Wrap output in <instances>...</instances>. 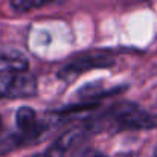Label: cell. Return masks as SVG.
<instances>
[{"instance_id":"obj_6","label":"cell","mask_w":157,"mask_h":157,"mask_svg":"<svg viewBox=\"0 0 157 157\" xmlns=\"http://www.w3.org/2000/svg\"><path fill=\"white\" fill-rule=\"evenodd\" d=\"M29 61L18 52L0 51V73L6 72H28Z\"/></svg>"},{"instance_id":"obj_4","label":"cell","mask_w":157,"mask_h":157,"mask_svg":"<svg viewBox=\"0 0 157 157\" xmlns=\"http://www.w3.org/2000/svg\"><path fill=\"white\" fill-rule=\"evenodd\" d=\"M15 124L18 128V137L21 142H34L37 140L46 127V122L40 121L35 110H32L31 107H21L17 110L15 113Z\"/></svg>"},{"instance_id":"obj_2","label":"cell","mask_w":157,"mask_h":157,"mask_svg":"<svg viewBox=\"0 0 157 157\" xmlns=\"http://www.w3.org/2000/svg\"><path fill=\"white\" fill-rule=\"evenodd\" d=\"M38 92L37 79L26 72L0 73V99H20L35 96Z\"/></svg>"},{"instance_id":"obj_7","label":"cell","mask_w":157,"mask_h":157,"mask_svg":"<svg viewBox=\"0 0 157 157\" xmlns=\"http://www.w3.org/2000/svg\"><path fill=\"white\" fill-rule=\"evenodd\" d=\"M119 92V89H98V86H93V84H89L86 86L82 90H79V98L84 99V101H98L104 96H111V95H116Z\"/></svg>"},{"instance_id":"obj_9","label":"cell","mask_w":157,"mask_h":157,"mask_svg":"<svg viewBox=\"0 0 157 157\" xmlns=\"http://www.w3.org/2000/svg\"><path fill=\"white\" fill-rule=\"evenodd\" d=\"M31 157H48V156H46V153H40V154H34Z\"/></svg>"},{"instance_id":"obj_5","label":"cell","mask_w":157,"mask_h":157,"mask_svg":"<svg viewBox=\"0 0 157 157\" xmlns=\"http://www.w3.org/2000/svg\"><path fill=\"white\" fill-rule=\"evenodd\" d=\"M89 133L90 131L86 127L67 130L66 133H63L53 142L52 145L48 148V151H44V153H46L48 157H67L72 150H75L78 145H81L86 140Z\"/></svg>"},{"instance_id":"obj_3","label":"cell","mask_w":157,"mask_h":157,"mask_svg":"<svg viewBox=\"0 0 157 157\" xmlns=\"http://www.w3.org/2000/svg\"><path fill=\"white\" fill-rule=\"evenodd\" d=\"M114 64V58L110 53L105 52H93L82 55L76 59H73L72 63L66 64L59 72H58V78L70 82L75 78H78L79 75L92 70V69H107L111 67Z\"/></svg>"},{"instance_id":"obj_1","label":"cell","mask_w":157,"mask_h":157,"mask_svg":"<svg viewBox=\"0 0 157 157\" xmlns=\"http://www.w3.org/2000/svg\"><path fill=\"white\" fill-rule=\"evenodd\" d=\"M84 127L90 133L105 130H153L157 128V111L145 110L133 102H121L98 116L87 117Z\"/></svg>"},{"instance_id":"obj_11","label":"cell","mask_w":157,"mask_h":157,"mask_svg":"<svg viewBox=\"0 0 157 157\" xmlns=\"http://www.w3.org/2000/svg\"><path fill=\"white\" fill-rule=\"evenodd\" d=\"M0 128H2V119H0Z\"/></svg>"},{"instance_id":"obj_8","label":"cell","mask_w":157,"mask_h":157,"mask_svg":"<svg viewBox=\"0 0 157 157\" xmlns=\"http://www.w3.org/2000/svg\"><path fill=\"white\" fill-rule=\"evenodd\" d=\"M66 0H11V6L17 12H28L32 9H38L48 5H55V3H63Z\"/></svg>"},{"instance_id":"obj_10","label":"cell","mask_w":157,"mask_h":157,"mask_svg":"<svg viewBox=\"0 0 157 157\" xmlns=\"http://www.w3.org/2000/svg\"><path fill=\"white\" fill-rule=\"evenodd\" d=\"M93 157H107V156H102V154H96V156H93Z\"/></svg>"}]
</instances>
